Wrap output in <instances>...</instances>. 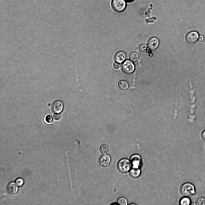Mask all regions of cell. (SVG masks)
Wrapping results in <instances>:
<instances>
[{
    "instance_id": "ffe728a7",
    "label": "cell",
    "mask_w": 205,
    "mask_h": 205,
    "mask_svg": "<svg viewBox=\"0 0 205 205\" xmlns=\"http://www.w3.org/2000/svg\"><path fill=\"white\" fill-rule=\"evenodd\" d=\"M16 184L19 187H21L23 184V179L21 178H18L15 181Z\"/></svg>"
},
{
    "instance_id": "603a6c76",
    "label": "cell",
    "mask_w": 205,
    "mask_h": 205,
    "mask_svg": "<svg viewBox=\"0 0 205 205\" xmlns=\"http://www.w3.org/2000/svg\"><path fill=\"white\" fill-rule=\"evenodd\" d=\"M120 66V65L117 62H115L113 64V68L115 69H118L119 68Z\"/></svg>"
},
{
    "instance_id": "7a4b0ae2",
    "label": "cell",
    "mask_w": 205,
    "mask_h": 205,
    "mask_svg": "<svg viewBox=\"0 0 205 205\" xmlns=\"http://www.w3.org/2000/svg\"><path fill=\"white\" fill-rule=\"evenodd\" d=\"M131 165L130 161L126 158H123L118 162L117 167L120 172L125 173L130 171Z\"/></svg>"
},
{
    "instance_id": "3957f363",
    "label": "cell",
    "mask_w": 205,
    "mask_h": 205,
    "mask_svg": "<svg viewBox=\"0 0 205 205\" xmlns=\"http://www.w3.org/2000/svg\"><path fill=\"white\" fill-rule=\"evenodd\" d=\"M111 5L114 11L118 13L122 12L126 8V1L125 0H112Z\"/></svg>"
},
{
    "instance_id": "5b68a950",
    "label": "cell",
    "mask_w": 205,
    "mask_h": 205,
    "mask_svg": "<svg viewBox=\"0 0 205 205\" xmlns=\"http://www.w3.org/2000/svg\"><path fill=\"white\" fill-rule=\"evenodd\" d=\"M64 106L63 103L59 100L53 101L51 105V110L55 113H60L63 110Z\"/></svg>"
},
{
    "instance_id": "7c38bea8",
    "label": "cell",
    "mask_w": 205,
    "mask_h": 205,
    "mask_svg": "<svg viewBox=\"0 0 205 205\" xmlns=\"http://www.w3.org/2000/svg\"><path fill=\"white\" fill-rule=\"evenodd\" d=\"M141 170L139 167L132 168L129 171V175L133 178H137L140 175Z\"/></svg>"
},
{
    "instance_id": "6da1fadb",
    "label": "cell",
    "mask_w": 205,
    "mask_h": 205,
    "mask_svg": "<svg viewBox=\"0 0 205 205\" xmlns=\"http://www.w3.org/2000/svg\"><path fill=\"white\" fill-rule=\"evenodd\" d=\"M180 191L183 196L186 197L191 196L195 193L194 185L190 182H186L183 184L181 187Z\"/></svg>"
},
{
    "instance_id": "ba28073f",
    "label": "cell",
    "mask_w": 205,
    "mask_h": 205,
    "mask_svg": "<svg viewBox=\"0 0 205 205\" xmlns=\"http://www.w3.org/2000/svg\"><path fill=\"white\" fill-rule=\"evenodd\" d=\"M130 161L132 167H139L141 162V158L139 155L134 154L130 157Z\"/></svg>"
},
{
    "instance_id": "9a60e30c",
    "label": "cell",
    "mask_w": 205,
    "mask_h": 205,
    "mask_svg": "<svg viewBox=\"0 0 205 205\" xmlns=\"http://www.w3.org/2000/svg\"><path fill=\"white\" fill-rule=\"evenodd\" d=\"M130 59L132 62H135L138 60L139 56L138 54L136 52L132 53L130 56Z\"/></svg>"
},
{
    "instance_id": "4fadbf2b",
    "label": "cell",
    "mask_w": 205,
    "mask_h": 205,
    "mask_svg": "<svg viewBox=\"0 0 205 205\" xmlns=\"http://www.w3.org/2000/svg\"><path fill=\"white\" fill-rule=\"evenodd\" d=\"M119 88L122 91L126 90L128 87V82L124 80L120 81L118 83Z\"/></svg>"
},
{
    "instance_id": "9c48e42d",
    "label": "cell",
    "mask_w": 205,
    "mask_h": 205,
    "mask_svg": "<svg viewBox=\"0 0 205 205\" xmlns=\"http://www.w3.org/2000/svg\"><path fill=\"white\" fill-rule=\"evenodd\" d=\"M6 190L8 194L12 196L15 195L17 192V187L14 183L11 182L6 186Z\"/></svg>"
},
{
    "instance_id": "277c9868",
    "label": "cell",
    "mask_w": 205,
    "mask_h": 205,
    "mask_svg": "<svg viewBox=\"0 0 205 205\" xmlns=\"http://www.w3.org/2000/svg\"><path fill=\"white\" fill-rule=\"evenodd\" d=\"M135 67L134 64L129 60H126L122 63V70L124 73L126 74H130L134 71Z\"/></svg>"
},
{
    "instance_id": "52a82bcc",
    "label": "cell",
    "mask_w": 205,
    "mask_h": 205,
    "mask_svg": "<svg viewBox=\"0 0 205 205\" xmlns=\"http://www.w3.org/2000/svg\"><path fill=\"white\" fill-rule=\"evenodd\" d=\"M111 161L110 157L108 155H102L99 158L98 163L101 167H107L110 164Z\"/></svg>"
},
{
    "instance_id": "8992f818",
    "label": "cell",
    "mask_w": 205,
    "mask_h": 205,
    "mask_svg": "<svg viewBox=\"0 0 205 205\" xmlns=\"http://www.w3.org/2000/svg\"><path fill=\"white\" fill-rule=\"evenodd\" d=\"M199 37V34L196 31L189 32L186 35L185 39L186 41L190 44H193L196 42Z\"/></svg>"
},
{
    "instance_id": "7402d4cb",
    "label": "cell",
    "mask_w": 205,
    "mask_h": 205,
    "mask_svg": "<svg viewBox=\"0 0 205 205\" xmlns=\"http://www.w3.org/2000/svg\"><path fill=\"white\" fill-rule=\"evenodd\" d=\"M53 118L55 120L58 121L60 119V116L57 113L54 114L53 116Z\"/></svg>"
},
{
    "instance_id": "cb8c5ba5",
    "label": "cell",
    "mask_w": 205,
    "mask_h": 205,
    "mask_svg": "<svg viewBox=\"0 0 205 205\" xmlns=\"http://www.w3.org/2000/svg\"><path fill=\"white\" fill-rule=\"evenodd\" d=\"M201 137L202 139L205 141V130L203 131L201 133Z\"/></svg>"
},
{
    "instance_id": "d6986e66",
    "label": "cell",
    "mask_w": 205,
    "mask_h": 205,
    "mask_svg": "<svg viewBox=\"0 0 205 205\" xmlns=\"http://www.w3.org/2000/svg\"><path fill=\"white\" fill-rule=\"evenodd\" d=\"M196 204L197 205H205V198L199 197L196 200Z\"/></svg>"
},
{
    "instance_id": "44dd1931",
    "label": "cell",
    "mask_w": 205,
    "mask_h": 205,
    "mask_svg": "<svg viewBox=\"0 0 205 205\" xmlns=\"http://www.w3.org/2000/svg\"><path fill=\"white\" fill-rule=\"evenodd\" d=\"M45 120L46 123L48 124H50L52 122L53 119L52 117L50 115H48L45 116Z\"/></svg>"
},
{
    "instance_id": "e0dca14e",
    "label": "cell",
    "mask_w": 205,
    "mask_h": 205,
    "mask_svg": "<svg viewBox=\"0 0 205 205\" xmlns=\"http://www.w3.org/2000/svg\"><path fill=\"white\" fill-rule=\"evenodd\" d=\"M118 204L120 205H127L128 203L127 200L124 197L119 198L117 200Z\"/></svg>"
},
{
    "instance_id": "8fae6325",
    "label": "cell",
    "mask_w": 205,
    "mask_h": 205,
    "mask_svg": "<svg viewBox=\"0 0 205 205\" xmlns=\"http://www.w3.org/2000/svg\"><path fill=\"white\" fill-rule=\"evenodd\" d=\"M126 54L125 52L122 51L117 52L114 56V60L116 62L121 63L123 62L125 59Z\"/></svg>"
},
{
    "instance_id": "30bf717a",
    "label": "cell",
    "mask_w": 205,
    "mask_h": 205,
    "mask_svg": "<svg viewBox=\"0 0 205 205\" xmlns=\"http://www.w3.org/2000/svg\"><path fill=\"white\" fill-rule=\"evenodd\" d=\"M158 39L155 37L151 38L148 42V46L152 50H155L158 47L159 45Z\"/></svg>"
},
{
    "instance_id": "2e32d148",
    "label": "cell",
    "mask_w": 205,
    "mask_h": 205,
    "mask_svg": "<svg viewBox=\"0 0 205 205\" xmlns=\"http://www.w3.org/2000/svg\"><path fill=\"white\" fill-rule=\"evenodd\" d=\"M99 151L102 154H105L108 151V147L105 144H102L100 147Z\"/></svg>"
},
{
    "instance_id": "d4e9b609",
    "label": "cell",
    "mask_w": 205,
    "mask_h": 205,
    "mask_svg": "<svg viewBox=\"0 0 205 205\" xmlns=\"http://www.w3.org/2000/svg\"><path fill=\"white\" fill-rule=\"evenodd\" d=\"M198 39L199 41H201L204 40V37L203 36L200 35L199 36Z\"/></svg>"
},
{
    "instance_id": "484cf974",
    "label": "cell",
    "mask_w": 205,
    "mask_h": 205,
    "mask_svg": "<svg viewBox=\"0 0 205 205\" xmlns=\"http://www.w3.org/2000/svg\"><path fill=\"white\" fill-rule=\"evenodd\" d=\"M126 2H131L133 1L134 0H125Z\"/></svg>"
},
{
    "instance_id": "5bb4252c",
    "label": "cell",
    "mask_w": 205,
    "mask_h": 205,
    "mask_svg": "<svg viewBox=\"0 0 205 205\" xmlns=\"http://www.w3.org/2000/svg\"><path fill=\"white\" fill-rule=\"evenodd\" d=\"M191 202V200L189 198L185 197L181 199L179 201V204L181 205H189Z\"/></svg>"
},
{
    "instance_id": "ac0fdd59",
    "label": "cell",
    "mask_w": 205,
    "mask_h": 205,
    "mask_svg": "<svg viewBox=\"0 0 205 205\" xmlns=\"http://www.w3.org/2000/svg\"><path fill=\"white\" fill-rule=\"evenodd\" d=\"M139 50L141 53H145L147 52V46L145 44H142L139 47Z\"/></svg>"
}]
</instances>
